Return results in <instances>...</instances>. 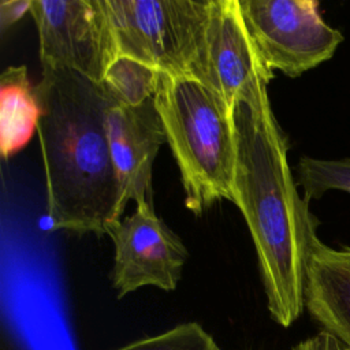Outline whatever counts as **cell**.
<instances>
[{
    "instance_id": "15",
    "label": "cell",
    "mask_w": 350,
    "mask_h": 350,
    "mask_svg": "<svg viewBox=\"0 0 350 350\" xmlns=\"http://www.w3.org/2000/svg\"><path fill=\"white\" fill-rule=\"evenodd\" d=\"M31 0H3L0 3V30L4 34L26 12H30Z\"/></svg>"
},
{
    "instance_id": "4",
    "label": "cell",
    "mask_w": 350,
    "mask_h": 350,
    "mask_svg": "<svg viewBox=\"0 0 350 350\" xmlns=\"http://www.w3.org/2000/svg\"><path fill=\"white\" fill-rule=\"evenodd\" d=\"M118 56L168 75H190L211 0H103Z\"/></svg>"
},
{
    "instance_id": "16",
    "label": "cell",
    "mask_w": 350,
    "mask_h": 350,
    "mask_svg": "<svg viewBox=\"0 0 350 350\" xmlns=\"http://www.w3.org/2000/svg\"><path fill=\"white\" fill-rule=\"evenodd\" d=\"M291 350H347V349H345V346L334 335L325 331H321L317 335L299 342Z\"/></svg>"
},
{
    "instance_id": "9",
    "label": "cell",
    "mask_w": 350,
    "mask_h": 350,
    "mask_svg": "<svg viewBox=\"0 0 350 350\" xmlns=\"http://www.w3.org/2000/svg\"><path fill=\"white\" fill-rule=\"evenodd\" d=\"M107 127L122 211L130 201L153 202V163L159 148L167 142L154 98H148L135 107L111 104Z\"/></svg>"
},
{
    "instance_id": "12",
    "label": "cell",
    "mask_w": 350,
    "mask_h": 350,
    "mask_svg": "<svg viewBox=\"0 0 350 350\" xmlns=\"http://www.w3.org/2000/svg\"><path fill=\"white\" fill-rule=\"evenodd\" d=\"M160 71L127 56H118L101 85L112 105L135 107L156 93Z\"/></svg>"
},
{
    "instance_id": "5",
    "label": "cell",
    "mask_w": 350,
    "mask_h": 350,
    "mask_svg": "<svg viewBox=\"0 0 350 350\" xmlns=\"http://www.w3.org/2000/svg\"><path fill=\"white\" fill-rule=\"evenodd\" d=\"M264 63L290 78L329 60L345 36L329 26L314 0H238Z\"/></svg>"
},
{
    "instance_id": "1",
    "label": "cell",
    "mask_w": 350,
    "mask_h": 350,
    "mask_svg": "<svg viewBox=\"0 0 350 350\" xmlns=\"http://www.w3.org/2000/svg\"><path fill=\"white\" fill-rule=\"evenodd\" d=\"M268 83L249 88L232 107L234 204L249 227L271 317L290 327L305 308V275L319 220L299 196L288 141L272 111Z\"/></svg>"
},
{
    "instance_id": "11",
    "label": "cell",
    "mask_w": 350,
    "mask_h": 350,
    "mask_svg": "<svg viewBox=\"0 0 350 350\" xmlns=\"http://www.w3.org/2000/svg\"><path fill=\"white\" fill-rule=\"evenodd\" d=\"M42 115L37 86L25 66H10L0 75V150L4 160L27 145Z\"/></svg>"
},
{
    "instance_id": "7",
    "label": "cell",
    "mask_w": 350,
    "mask_h": 350,
    "mask_svg": "<svg viewBox=\"0 0 350 350\" xmlns=\"http://www.w3.org/2000/svg\"><path fill=\"white\" fill-rule=\"evenodd\" d=\"M107 235L115 246L112 287L118 298L146 286L176 288L189 257L182 239L156 215L153 202L139 201L135 211L113 221Z\"/></svg>"
},
{
    "instance_id": "2",
    "label": "cell",
    "mask_w": 350,
    "mask_h": 350,
    "mask_svg": "<svg viewBox=\"0 0 350 350\" xmlns=\"http://www.w3.org/2000/svg\"><path fill=\"white\" fill-rule=\"evenodd\" d=\"M36 86L51 226L104 235L123 213L107 127L111 101L101 83L71 70L42 67Z\"/></svg>"
},
{
    "instance_id": "13",
    "label": "cell",
    "mask_w": 350,
    "mask_h": 350,
    "mask_svg": "<svg viewBox=\"0 0 350 350\" xmlns=\"http://www.w3.org/2000/svg\"><path fill=\"white\" fill-rule=\"evenodd\" d=\"M297 185L304 190V200L321 198L329 190L350 194V157L339 160L302 156L297 164Z\"/></svg>"
},
{
    "instance_id": "3",
    "label": "cell",
    "mask_w": 350,
    "mask_h": 350,
    "mask_svg": "<svg viewBox=\"0 0 350 350\" xmlns=\"http://www.w3.org/2000/svg\"><path fill=\"white\" fill-rule=\"evenodd\" d=\"M153 98L180 172L185 206L201 216L221 200L234 202L232 107L198 79L164 72Z\"/></svg>"
},
{
    "instance_id": "8",
    "label": "cell",
    "mask_w": 350,
    "mask_h": 350,
    "mask_svg": "<svg viewBox=\"0 0 350 350\" xmlns=\"http://www.w3.org/2000/svg\"><path fill=\"white\" fill-rule=\"evenodd\" d=\"M189 77L231 107L249 88L269 83L275 77L247 31L238 0H211L204 41Z\"/></svg>"
},
{
    "instance_id": "6",
    "label": "cell",
    "mask_w": 350,
    "mask_h": 350,
    "mask_svg": "<svg viewBox=\"0 0 350 350\" xmlns=\"http://www.w3.org/2000/svg\"><path fill=\"white\" fill-rule=\"evenodd\" d=\"M42 67L75 71L101 83L118 57L103 0H31Z\"/></svg>"
},
{
    "instance_id": "10",
    "label": "cell",
    "mask_w": 350,
    "mask_h": 350,
    "mask_svg": "<svg viewBox=\"0 0 350 350\" xmlns=\"http://www.w3.org/2000/svg\"><path fill=\"white\" fill-rule=\"evenodd\" d=\"M305 308L350 350V246L335 249L314 241L306 265Z\"/></svg>"
},
{
    "instance_id": "14",
    "label": "cell",
    "mask_w": 350,
    "mask_h": 350,
    "mask_svg": "<svg viewBox=\"0 0 350 350\" xmlns=\"http://www.w3.org/2000/svg\"><path fill=\"white\" fill-rule=\"evenodd\" d=\"M115 350H221L198 323H182L159 335L134 340Z\"/></svg>"
}]
</instances>
